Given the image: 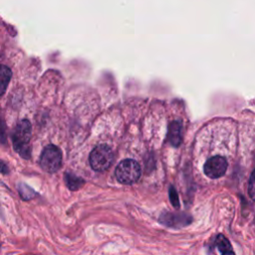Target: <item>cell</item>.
<instances>
[{"mask_svg": "<svg viewBox=\"0 0 255 255\" xmlns=\"http://www.w3.org/2000/svg\"><path fill=\"white\" fill-rule=\"evenodd\" d=\"M31 124L27 120L20 121L12 133V141L14 149L24 158H29L30 151V138H31Z\"/></svg>", "mask_w": 255, "mask_h": 255, "instance_id": "1", "label": "cell"}, {"mask_svg": "<svg viewBox=\"0 0 255 255\" xmlns=\"http://www.w3.org/2000/svg\"><path fill=\"white\" fill-rule=\"evenodd\" d=\"M40 165L46 172L54 173L58 171L62 166L61 149L54 144L47 145L40 156Z\"/></svg>", "mask_w": 255, "mask_h": 255, "instance_id": "4", "label": "cell"}, {"mask_svg": "<svg viewBox=\"0 0 255 255\" xmlns=\"http://www.w3.org/2000/svg\"><path fill=\"white\" fill-rule=\"evenodd\" d=\"M114 159L112 148L106 144L97 145L90 153L89 161L91 167L96 171L107 170Z\"/></svg>", "mask_w": 255, "mask_h": 255, "instance_id": "3", "label": "cell"}, {"mask_svg": "<svg viewBox=\"0 0 255 255\" xmlns=\"http://www.w3.org/2000/svg\"><path fill=\"white\" fill-rule=\"evenodd\" d=\"M18 190H19L20 196L24 200H30L31 198H33L36 195V192L30 186L26 185L25 183H20L18 186Z\"/></svg>", "mask_w": 255, "mask_h": 255, "instance_id": "11", "label": "cell"}, {"mask_svg": "<svg viewBox=\"0 0 255 255\" xmlns=\"http://www.w3.org/2000/svg\"><path fill=\"white\" fill-rule=\"evenodd\" d=\"M228 163L224 156L215 155L207 159L204 163L203 171L210 178H219L225 174Z\"/></svg>", "mask_w": 255, "mask_h": 255, "instance_id": "6", "label": "cell"}, {"mask_svg": "<svg viewBox=\"0 0 255 255\" xmlns=\"http://www.w3.org/2000/svg\"><path fill=\"white\" fill-rule=\"evenodd\" d=\"M169 142L173 146H178L182 140V126L179 122H172L168 127L167 134Z\"/></svg>", "mask_w": 255, "mask_h": 255, "instance_id": "7", "label": "cell"}, {"mask_svg": "<svg viewBox=\"0 0 255 255\" xmlns=\"http://www.w3.org/2000/svg\"><path fill=\"white\" fill-rule=\"evenodd\" d=\"M0 172L5 173V174H7L9 172V168H8L7 164L4 161H2L1 159H0Z\"/></svg>", "mask_w": 255, "mask_h": 255, "instance_id": "15", "label": "cell"}, {"mask_svg": "<svg viewBox=\"0 0 255 255\" xmlns=\"http://www.w3.org/2000/svg\"><path fill=\"white\" fill-rule=\"evenodd\" d=\"M215 245L221 252V255H235L229 240L223 234H218L216 236Z\"/></svg>", "mask_w": 255, "mask_h": 255, "instance_id": "8", "label": "cell"}, {"mask_svg": "<svg viewBox=\"0 0 255 255\" xmlns=\"http://www.w3.org/2000/svg\"><path fill=\"white\" fill-rule=\"evenodd\" d=\"M5 139V124L4 121L0 118V139Z\"/></svg>", "mask_w": 255, "mask_h": 255, "instance_id": "14", "label": "cell"}, {"mask_svg": "<svg viewBox=\"0 0 255 255\" xmlns=\"http://www.w3.org/2000/svg\"><path fill=\"white\" fill-rule=\"evenodd\" d=\"M249 195L252 199L254 198V172L251 173L249 180Z\"/></svg>", "mask_w": 255, "mask_h": 255, "instance_id": "13", "label": "cell"}, {"mask_svg": "<svg viewBox=\"0 0 255 255\" xmlns=\"http://www.w3.org/2000/svg\"><path fill=\"white\" fill-rule=\"evenodd\" d=\"M65 182L67 187L72 191H76L80 189L85 184V180L82 177L76 176L75 174L70 172H67L65 174Z\"/></svg>", "mask_w": 255, "mask_h": 255, "instance_id": "9", "label": "cell"}, {"mask_svg": "<svg viewBox=\"0 0 255 255\" xmlns=\"http://www.w3.org/2000/svg\"><path fill=\"white\" fill-rule=\"evenodd\" d=\"M12 73L6 66H0V96L3 95L8 87Z\"/></svg>", "mask_w": 255, "mask_h": 255, "instance_id": "10", "label": "cell"}, {"mask_svg": "<svg viewBox=\"0 0 255 255\" xmlns=\"http://www.w3.org/2000/svg\"><path fill=\"white\" fill-rule=\"evenodd\" d=\"M168 196H169V199H170V202H171L172 206L175 207V208H179V205H180L179 204V197H178L176 189L172 185L169 186Z\"/></svg>", "mask_w": 255, "mask_h": 255, "instance_id": "12", "label": "cell"}, {"mask_svg": "<svg viewBox=\"0 0 255 255\" xmlns=\"http://www.w3.org/2000/svg\"><path fill=\"white\" fill-rule=\"evenodd\" d=\"M158 221L170 228H182L192 222V216L183 212L164 211L159 215Z\"/></svg>", "mask_w": 255, "mask_h": 255, "instance_id": "5", "label": "cell"}, {"mask_svg": "<svg viewBox=\"0 0 255 255\" xmlns=\"http://www.w3.org/2000/svg\"><path fill=\"white\" fill-rule=\"evenodd\" d=\"M118 181L123 184H132L138 180L141 174L140 165L133 159L128 158L121 161L115 171Z\"/></svg>", "mask_w": 255, "mask_h": 255, "instance_id": "2", "label": "cell"}]
</instances>
